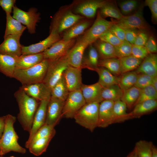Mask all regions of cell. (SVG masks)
Here are the masks:
<instances>
[{"label":"cell","mask_w":157,"mask_h":157,"mask_svg":"<svg viewBox=\"0 0 157 157\" xmlns=\"http://www.w3.org/2000/svg\"><path fill=\"white\" fill-rule=\"evenodd\" d=\"M69 91L63 75L62 77L51 90V96L65 101Z\"/></svg>","instance_id":"836d02e7"},{"label":"cell","mask_w":157,"mask_h":157,"mask_svg":"<svg viewBox=\"0 0 157 157\" xmlns=\"http://www.w3.org/2000/svg\"><path fill=\"white\" fill-rule=\"evenodd\" d=\"M6 23L4 38L10 35H22L26 27L14 19L10 14L6 13Z\"/></svg>","instance_id":"f1b7e54d"},{"label":"cell","mask_w":157,"mask_h":157,"mask_svg":"<svg viewBox=\"0 0 157 157\" xmlns=\"http://www.w3.org/2000/svg\"><path fill=\"white\" fill-rule=\"evenodd\" d=\"M153 77L144 74H139L134 86L141 89L151 85Z\"/></svg>","instance_id":"f6af8a7d"},{"label":"cell","mask_w":157,"mask_h":157,"mask_svg":"<svg viewBox=\"0 0 157 157\" xmlns=\"http://www.w3.org/2000/svg\"><path fill=\"white\" fill-rule=\"evenodd\" d=\"M146 31L140 30L136 38L134 44L141 46H144L149 37Z\"/></svg>","instance_id":"f5cc1de1"},{"label":"cell","mask_w":157,"mask_h":157,"mask_svg":"<svg viewBox=\"0 0 157 157\" xmlns=\"http://www.w3.org/2000/svg\"><path fill=\"white\" fill-rule=\"evenodd\" d=\"M103 88L97 82L89 85L82 83L80 90L86 103H100L103 101L101 96Z\"/></svg>","instance_id":"44dd1931"},{"label":"cell","mask_w":157,"mask_h":157,"mask_svg":"<svg viewBox=\"0 0 157 157\" xmlns=\"http://www.w3.org/2000/svg\"><path fill=\"white\" fill-rule=\"evenodd\" d=\"M114 101L104 100L99 103L98 127L105 128L114 123Z\"/></svg>","instance_id":"ac0fdd59"},{"label":"cell","mask_w":157,"mask_h":157,"mask_svg":"<svg viewBox=\"0 0 157 157\" xmlns=\"http://www.w3.org/2000/svg\"><path fill=\"white\" fill-rule=\"evenodd\" d=\"M132 45L125 40L119 46L114 47L116 58L119 59L131 55Z\"/></svg>","instance_id":"7bdbcfd3"},{"label":"cell","mask_w":157,"mask_h":157,"mask_svg":"<svg viewBox=\"0 0 157 157\" xmlns=\"http://www.w3.org/2000/svg\"><path fill=\"white\" fill-rule=\"evenodd\" d=\"M143 6L131 15L124 16L119 20H115V23L124 29H132L147 31L149 27L144 18Z\"/></svg>","instance_id":"9c48e42d"},{"label":"cell","mask_w":157,"mask_h":157,"mask_svg":"<svg viewBox=\"0 0 157 157\" xmlns=\"http://www.w3.org/2000/svg\"><path fill=\"white\" fill-rule=\"evenodd\" d=\"M151 142L141 140L135 144V150L137 157H151L152 146Z\"/></svg>","instance_id":"ab89813d"},{"label":"cell","mask_w":157,"mask_h":157,"mask_svg":"<svg viewBox=\"0 0 157 157\" xmlns=\"http://www.w3.org/2000/svg\"><path fill=\"white\" fill-rule=\"evenodd\" d=\"M132 111L128 113L129 119L138 118L151 113L157 108V100H150L142 101L136 104Z\"/></svg>","instance_id":"603a6c76"},{"label":"cell","mask_w":157,"mask_h":157,"mask_svg":"<svg viewBox=\"0 0 157 157\" xmlns=\"http://www.w3.org/2000/svg\"><path fill=\"white\" fill-rule=\"evenodd\" d=\"M81 67H76L69 65L63 74L69 92L80 90L82 83Z\"/></svg>","instance_id":"ffe728a7"},{"label":"cell","mask_w":157,"mask_h":157,"mask_svg":"<svg viewBox=\"0 0 157 157\" xmlns=\"http://www.w3.org/2000/svg\"><path fill=\"white\" fill-rule=\"evenodd\" d=\"M101 16L104 18L109 17L119 20L124 16L117 7L110 1L99 9Z\"/></svg>","instance_id":"d590c367"},{"label":"cell","mask_w":157,"mask_h":157,"mask_svg":"<svg viewBox=\"0 0 157 157\" xmlns=\"http://www.w3.org/2000/svg\"><path fill=\"white\" fill-rule=\"evenodd\" d=\"M136 69L138 74H144L152 77L157 76V54L149 53Z\"/></svg>","instance_id":"7402d4cb"},{"label":"cell","mask_w":157,"mask_h":157,"mask_svg":"<svg viewBox=\"0 0 157 157\" xmlns=\"http://www.w3.org/2000/svg\"><path fill=\"white\" fill-rule=\"evenodd\" d=\"M54 136H51L39 139L32 142L28 148L29 151L38 156L45 152L49 144Z\"/></svg>","instance_id":"d6a6232c"},{"label":"cell","mask_w":157,"mask_h":157,"mask_svg":"<svg viewBox=\"0 0 157 157\" xmlns=\"http://www.w3.org/2000/svg\"><path fill=\"white\" fill-rule=\"evenodd\" d=\"M157 99V91L151 85L141 89L139 98L135 105L143 101Z\"/></svg>","instance_id":"60d3db41"},{"label":"cell","mask_w":157,"mask_h":157,"mask_svg":"<svg viewBox=\"0 0 157 157\" xmlns=\"http://www.w3.org/2000/svg\"><path fill=\"white\" fill-rule=\"evenodd\" d=\"M144 4L149 8L151 14L152 20L156 24L157 22V0H146Z\"/></svg>","instance_id":"c3c4849f"},{"label":"cell","mask_w":157,"mask_h":157,"mask_svg":"<svg viewBox=\"0 0 157 157\" xmlns=\"http://www.w3.org/2000/svg\"><path fill=\"white\" fill-rule=\"evenodd\" d=\"M125 40L133 45L134 44L136 38L140 30L136 29H124Z\"/></svg>","instance_id":"f907efd6"},{"label":"cell","mask_w":157,"mask_h":157,"mask_svg":"<svg viewBox=\"0 0 157 157\" xmlns=\"http://www.w3.org/2000/svg\"><path fill=\"white\" fill-rule=\"evenodd\" d=\"M140 90L133 86L123 91L121 100L126 104L127 108L131 109L134 107L139 98Z\"/></svg>","instance_id":"1f68e13d"},{"label":"cell","mask_w":157,"mask_h":157,"mask_svg":"<svg viewBox=\"0 0 157 157\" xmlns=\"http://www.w3.org/2000/svg\"><path fill=\"white\" fill-rule=\"evenodd\" d=\"M17 57L0 53V72L7 77L13 78Z\"/></svg>","instance_id":"4316f807"},{"label":"cell","mask_w":157,"mask_h":157,"mask_svg":"<svg viewBox=\"0 0 157 157\" xmlns=\"http://www.w3.org/2000/svg\"><path fill=\"white\" fill-rule=\"evenodd\" d=\"M126 157H137L136 151L134 149Z\"/></svg>","instance_id":"680465c9"},{"label":"cell","mask_w":157,"mask_h":157,"mask_svg":"<svg viewBox=\"0 0 157 157\" xmlns=\"http://www.w3.org/2000/svg\"><path fill=\"white\" fill-rule=\"evenodd\" d=\"M91 20L82 19L63 32L62 38L65 40L74 39L83 33L91 25Z\"/></svg>","instance_id":"cb8c5ba5"},{"label":"cell","mask_w":157,"mask_h":157,"mask_svg":"<svg viewBox=\"0 0 157 157\" xmlns=\"http://www.w3.org/2000/svg\"><path fill=\"white\" fill-rule=\"evenodd\" d=\"M108 1L102 0H90L81 1L75 7L73 13L81 15L88 18L94 17L97 11Z\"/></svg>","instance_id":"9a60e30c"},{"label":"cell","mask_w":157,"mask_h":157,"mask_svg":"<svg viewBox=\"0 0 157 157\" xmlns=\"http://www.w3.org/2000/svg\"><path fill=\"white\" fill-rule=\"evenodd\" d=\"M44 59L43 53L17 57L16 69H25L39 64Z\"/></svg>","instance_id":"d4e9b609"},{"label":"cell","mask_w":157,"mask_h":157,"mask_svg":"<svg viewBox=\"0 0 157 157\" xmlns=\"http://www.w3.org/2000/svg\"><path fill=\"white\" fill-rule=\"evenodd\" d=\"M151 157H157V148L153 144L152 146Z\"/></svg>","instance_id":"9f6ffc18"},{"label":"cell","mask_w":157,"mask_h":157,"mask_svg":"<svg viewBox=\"0 0 157 157\" xmlns=\"http://www.w3.org/2000/svg\"><path fill=\"white\" fill-rule=\"evenodd\" d=\"M99 103H86L74 116L76 122L92 132L98 127Z\"/></svg>","instance_id":"5b68a950"},{"label":"cell","mask_w":157,"mask_h":157,"mask_svg":"<svg viewBox=\"0 0 157 157\" xmlns=\"http://www.w3.org/2000/svg\"><path fill=\"white\" fill-rule=\"evenodd\" d=\"M108 30L122 41L125 40V30L115 23L112 25Z\"/></svg>","instance_id":"681fc988"},{"label":"cell","mask_w":157,"mask_h":157,"mask_svg":"<svg viewBox=\"0 0 157 157\" xmlns=\"http://www.w3.org/2000/svg\"><path fill=\"white\" fill-rule=\"evenodd\" d=\"M93 43L100 59L116 58L114 47L113 45L99 39H97Z\"/></svg>","instance_id":"f546056e"},{"label":"cell","mask_w":157,"mask_h":157,"mask_svg":"<svg viewBox=\"0 0 157 157\" xmlns=\"http://www.w3.org/2000/svg\"><path fill=\"white\" fill-rule=\"evenodd\" d=\"M123 91L118 85L115 84L103 88L101 96L103 100H110L114 102L121 100Z\"/></svg>","instance_id":"8d00e7d4"},{"label":"cell","mask_w":157,"mask_h":157,"mask_svg":"<svg viewBox=\"0 0 157 157\" xmlns=\"http://www.w3.org/2000/svg\"><path fill=\"white\" fill-rule=\"evenodd\" d=\"M5 116L0 117V138L1 137L5 127Z\"/></svg>","instance_id":"11a10c76"},{"label":"cell","mask_w":157,"mask_h":157,"mask_svg":"<svg viewBox=\"0 0 157 157\" xmlns=\"http://www.w3.org/2000/svg\"><path fill=\"white\" fill-rule=\"evenodd\" d=\"M71 6L61 8L53 17L50 26V33L59 35L79 21L85 17L75 14Z\"/></svg>","instance_id":"277c9868"},{"label":"cell","mask_w":157,"mask_h":157,"mask_svg":"<svg viewBox=\"0 0 157 157\" xmlns=\"http://www.w3.org/2000/svg\"><path fill=\"white\" fill-rule=\"evenodd\" d=\"M99 39L108 43L114 47L119 46L122 42L108 30L101 35Z\"/></svg>","instance_id":"bcb514c9"},{"label":"cell","mask_w":157,"mask_h":157,"mask_svg":"<svg viewBox=\"0 0 157 157\" xmlns=\"http://www.w3.org/2000/svg\"><path fill=\"white\" fill-rule=\"evenodd\" d=\"M148 54L144 46L132 45L131 55L134 57L143 60Z\"/></svg>","instance_id":"7dc6e473"},{"label":"cell","mask_w":157,"mask_h":157,"mask_svg":"<svg viewBox=\"0 0 157 157\" xmlns=\"http://www.w3.org/2000/svg\"><path fill=\"white\" fill-rule=\"evenodd\" d=\"M151 85L157 91V76L153 77Z\"/></svg>","instance_id":"6f0895ef"},{"label":"cell","mask_w":157,"mask_h":157,"mask_svg":"<svg viewBox=\"0 0 157 157\" xmlns=\"http://www.w3.org/2000/svg\"><path fill=\"white\" fill-rule=\"evenodd\" d=\"M49 100L40 101L34 116L31 130L29 133L28 138L25 144V147L27 149L28 148L31 141L37 131L45 124L47 108Z\"/></svg>","instance_id":"e0dca14e"},{"label":"cell","mask_w":157,"mask_h":157,"mask_svg":"<svg viewBox=\"0 0 157 157\" xmlns=\"http://www.w3.org/2000/svg\"><path fill=\"white\" fill-rule=\"evenodd\" d=\"M61 39L60 35L54 32H50L45 39L40 42L22 47V55L36 54L43 53L53 44Z\"/></svg>","instance_id":"2e32d148"},{"label":"cell","mask_w":157,"mask_h":157,"mask_svg":"<svg viewBox=\"0 0 157 157\" xmlns=\"http://www.w3.org/2000/svg\"><path fill=\"white\" fill-rule=\"evenodd\" d=\"M9 157H15L13 156H10Z\"/></svg>","instance_id":"94428289"},{"label":"cell","mask_w":157,"mask_h":157,"mask_svg":"<svg viewBox=\"0 0 157 157\" xmlns=\"http://www.w3.org/2000/svg\"><path fill=\"white\" fill-rule=\"evenodd\" d=\"M1 138H0V140Z\"/></svg>","instance_id":"be15d7a7"},{"label":"cell","mask_w":157,"mask_h":157,"mask_svg":"<svg viewBox=\"0 0 157 157\" xmlns=\"http://www.w3.org/2000/svg\"><path fill=\"white\" fill-rule=\"evenodd\" d=\"M40 13L35 8H31L27 11H24L16 6L13 8V17L25 25L31 34L35 33L36 25L40 19Z\"/></svg>","instance_id":"ba28073f"},{"label":"cell","mask_w":157,"mask_h":157,"mask_svg":"<svg viewBox=\"0 0 157 157\" xmlns=\"http://www.w3.org/2000/svg\"><path fill=\"white\" fill-rule=\"evenodd\" d=\"M49 60L44 59L37 65L25 69H16L14 78L22 85L43 82L49 64Z\"/></svg>","instance_id":"3957f363"},{"label":"cell","mask_w":157,"mask_h":157,"mask_svg":"<svg viewBox=\"0 0 157 157\" xmlns=\"http://www.w3.org/2000/svg\"><path fill=\"white\" fill-rule=\"evenodd\" d=\"M65 101L51 96L48 104L45 124L53 127L58 124L62 117Z\"/></svg>","instance_id":"7c38bea8"},{"label":"cell","mask_w":157,"mask_h":157,"mask_svg":"<svg viewBox=\"0 0 157 157\" xmlns=\"http://www.w3.org/2000/svg\"><path fill=\"white\" fill-rule=\"evenodd\" d=\"M0 157H4L2 156H0Z\"/></svg>","instance_id":"6125c7cd"},{"label":"cell","mask_w":157,"mask_h":157,"mask_svg":"<svg viewBox=\"0 0 157 157\" xmlns=\"http://www.w3.org/2000/svg\"><path fill=\"white\" fill-rule=\"evenodd\" d=\"M19 106L17 118L23 129L30 132L39 101L27 94L20 87L14 94Z\"/></svg>","instance_id":"6da1fadb"},{"label":"cell","mask_w":157,"mask_h":157,"mask_svg":"<svg viewBox=\"0 0 157 157\" xmlns=\"http://www.w3.org/2000/svg\"><path fill=\"white\" fill-rule=\"evenodd\" d=\"M75 42V39L70 40L61 39L43 52L44 59L52 61L65 56Z\"/></svg>","instance_id":"8fae6325"},{"label":"cell","mask_w":157,"mask_h":157,"mask_svg":"<svg viewBox=\"0 0 157 157\" xmlns=\"http://www.w3.org/2000/svg\"><path fill=\"white\" fill-rule=\"evenodd\" d=\"M55 134L56 130L54 128L45 124L37 131L32 140L30 145L32 142L39 139L51 136H54Z\"/></svg>","instance_id":"b9f144b4"},{"label":"cell","mask_w":157,"mask_h":157,"mask_svg":"<svg viewBox=\"0 0 157 157\" xmlns=\"http://www.w3.org/2000/svg\"><path fill=\"white\" fill-rule=\"evenodd\" d=\"M138 74L135 71H132L121 75L118 85L123 91L134 86Z\"/></svg>","instance_id":"74e56055"},{"label":"cell","mask_w":157,"mask_h":157,"mask_svg":"<svg viewBox=\"0 0 157 157\" xmlns=\"http://www.w3.org/2000/svg\"><path fill=\"white\" fill-rule=\"evenodd\" d=\"M21 88L28 95L41 101L49 100L51 90L43 82L22 85Z\"/></svg>","instance_id":"d6986e66"},{"label":"cell","mask_w":157,"mask_h":157,"mask_svg":"<svg viewBox=\"0 0 157 157\" xmlns=\"http://www.w3.org/2000/svg\"><path fill=\"white\" fill-rule=\"evenodd\" d=\"M121 75L137 69L143 60L137 58L132 55L119 59Z\"/></svg>","instance_id":"4dcf8cb0"},{"label":"cell","mask_w":157,"mask_h":157,"mask_svg":"<svg viewBox=\"0 0 157 157\" xmlns=\"http://www.w3.org/2000/svg\"><path fill=\"white\" fill-rule=\"evenodd\" d=\"M138 6V1L135 0L123 1L119 4L120 11L124 16L129 15L136 10Z\"/></svg>","instance_id":"ee69618b"},{"label":"cell","mask_w":157,"mask_h":157,"mask_svg":"<svg viewBox=\"0 0 157 157\" xmlns=\"http://www.w3.org/2000/svg\"><path fill=\"white\" fill-rule=\"evenodd\" d=\"M126 104L121 100L114 102L113 111L115 118L114 123H119L129 119Z\"/></svg>","instance_id":"e575fe53"},{"label":"cell","mask_w":157,"mask_h":157,"mask_svg":"<svg viewBox=\"0 0 157 157\" xmlns=\"http://www.w3.org/2000/svg\"><path fill=\"white\" fill-rule=\"evenodd\" d=\"M86 103L80 90L70 92L64 102L62 117L73 118L75 114Z\"/></svg>","instance_id":"30bf717a"},{"label":"cell","mask_w":157,"mask_h":157,"mask_svg":"<svg viewBox=\"0 0 157 157\" xmlns=\"http://www.w3.org/2000/svg\"><path fill=\"white\" fill-rule=\"evenodd\" d=\"M15 0H0V6L6 13L10 14L15 6Z\"/></svg>","instance_id":"db71d44e"},{"label":"cell","mask_w":157,"mask_h":157,"mask_svg":"<svg viewBox=\"0 0 157 157\" xmlns=\"http://www.w3.org/2000/svg\"><path fill=\"white\" fill-rule=\"evenodd\" d=\"M95 71L99 76L98 82L103 88H106L114 85H118L119 77L113 75L106 68L99 67Z\"/></svg>","instance_id":"83f0119b"},{"label":"cell","mask_w":157,"mask_h":157,"mask_svg":"<svg viewBox=\"0 0 157 157\" xmlns=\"http://www.w3.org/2000/svg\"><path fill=\"white\" fill-rule=\"evenodd\" d=\"M0 156H1V149L0 148Z\"/></svg>","instance_id":"91938a15"},{"label":"cell","mask_w":157,"mask_h":157,"mask_svg":"<svg viewBox=\"0 0 157 157\" xmlns=\"http://www.w3.org/2000/svg\"><path fill=\"white\" fill-rule=\"evenodd\" d=\"M145 47L149 53H155L157 52V45L154 37L151 35L149 38Z\"/></svg>","instance_id":"816d5d0a"},{"label":"cell","mask_w":157,"mask_h":157,"mask_svg":"<svg viewBox=\"0 0 157 157\" xmlns=\"http://www.w3.org/2000/svg\"><path fill=\"white\" fill-rule=\"evenodd\" d=\"M98 66L106 68L115 76L121 75L119 60L117 58L100 59Z\"/></svg>","instance_id":"f35d334b"},{"label":"cell","mask_w":157,"mask_h":157,"mask_svg":"<svg viewBox=\"0 0 157 157\" xmlns=\"http://www.w3.org/2000/svg\"><path fill=\"white\" fill-rule=\"evenodd\" d=\"M86 55H83L81 67L94 71L98 67L99 56L96 49L92 44L89 45Z\"/></svg>","instance_id":"484cf974"},{"label":"cell","mask_w":157,"mask_h":157,"mask_svg":"<svg viewBox=\"0 0 157 157\" xmlns=\"http://www.w3.org/2000/svg\"><path fill=\"white\" fill-rule=\"evenodd\" d=\"M16 117L11 115L5 116V127L0 140L1 156L10 151L22 154L26 152V150L18 143V136L15 132L14 124Z\"/></svg>","instance_id":"7a4b0ae2"},{"label":"cell","mask_w":157,"mask_h":157,"mask_svg":"<svg viewBox=\"0 0 157 157\" xmlns=\"http://www.w3.org/2000/svg\"><path fill=\"white\" fill-rule=\"evenodd\" d=\"M89 45L82 37L78 39L74 46L65 56L70 66L81 67L85 51Z\"/></svg>","instance_id":"5bb4252c"},{"label":"cell","mask_w":157,"mask_h":157,"mask_svg":"<svg viewBox=\"0 0 157 157\" xmlns=\"http://www.w3.org/2000/svg\"><path fill=\"white\" fill-rule=\"evenodd\" d=\"M115 23V20L109 21L103 18L98 10L94 22L82 37L89 45L92 44Z\"/></svg>","instance_id":"52a82bcc"},{"label":"cell","mask_w":157,"mask_h":157,"mask_svg":"<svg viewBox=\"0 0 157 157\" xmlns=\"http://www.w3.org/2000/svg\"><path fill=\"white\" fill-rule=\"evenodd\" d=\"M22 35H10L4 38L3 42L0 44V53L15 57L22 55L23 46L20 43Z\"/></svg>","instance_id":"4fadbf2b"},{"label":"cell","mask_w":157,"mask_h":157,"mask_svg":"<svg viewBox=\"0 0 157 157\" xmlns=\"http://www.w3.org/2000/svg\"><path fill=\"white\" fill-rule=\"evenodd\" d=\"M50 63L43 82L51 90L60 79L64 72L70 65L65 56Z\"/></svg>","instance_id":"8992f818"}]
</instances>
